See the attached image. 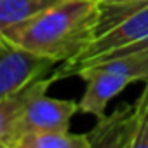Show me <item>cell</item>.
<instances>
[{
  "label": "cell",
  "mask_w": 148,
  "mask_h": 148,
  "mask_svg": "<svg viewBox=\"0 0 148 148\" xmlns=\"http://www.w3.org/2000/svg\"><path fill=\"white\" fill-rule=\"evenodd\" d=\"M98 0H63L7 38L16 45L64 63L79 56L96 35Z\"/></svg>",
  "instance_id": "6da1fadb"
},
{
  "label": "cell",
  "mask_w": 148,
  "mask_h": 148,
  "mask_svg": "<svg viewBox=\"0 0 148 148\" xmlns=\"http://www.w3.org/2000/svg\"><path fill=\"white\" fill-rule=\"evenodd\" d=\"M148 49V5L136 11L113 28L94 37L89 45L73 59L59 63L54 75L58 80L77 75L80 68L110 61L113 58Z\"/></svg>",
  "instance_id": "7a4b0ae2"
},
{
  "label": "cell",
  "mask_w": 148,
  "mask_h": 148,
  "mask_svg": "<svg viewBox=\"0 0 148 148\" xmlns=\"http://www.w3.org/2000/svg\"><path fill=\"white\" fill-rule=\"evenodd\" d=\"M56 61L30 52L0 35V98L12 96L49 75Z\"/></svg>",
  "instance_id": "3957f363"
},
{
  "label": "cell",
  "mask_w": 148,
  "mask_h": 148,
  "mask_svg": "<svg viewBox=\"0 0 148 148\" xmlns=\"http://www.w3.org/2000/svg\"><path fill=\"white\" fill-rule=\"evenodd\" d=\"M77 75L82 77L86 82V91L79 101V112L94 115L96 119L106 115L108 103L127 86L136 82L134 77H131L127 71L110 63H98L80 68Z\"/></svg>",
  "instance_id": "277c9868"
},
{
  "label": "cell",
  "mask_w": 148,
  "mask_h": 148,
  "mask_svg": "<svg viewBox=\"0 0 148 148\" xmlns=\"http://www.w3.org/2000/svg\"><path fill=\"white\" fill-rule=\"evenodd\" d=\"M77 112H79V101L49 98L45 96V92L35 96L19 115L12 146L16 139L26 132L70 131V120Z\"/></svg>",
  "instance_id": "5b68a950"
},
{
  "label": "cell",
  "mask_w": 148,
  "mask_h": 148,
  "mask_svg": "<svg viewBox=\"0 0 148 148\" xmlns=\"http://www.w3.org/2000/svg\"><path fill=\"white\" fill-rule=\"evenodd\" d=\"M56 80H58L56 75L51 73V75H45L42 79H37L28 87H25L23 91L12 96L0 98V148H12L16 124L19 120V115L35 96L47 92V89Z\"/></svg>",
  "instance_id": "8992f818"
},
{
  "label": "cell",
  "mask_w": 148,
  "mask_h": 148,
  "mask_svg": "<svg viewBox=\"0 0 148 148\" xmlns=\"http://www.w3.org/2000/svg\"><path fill=\"white\" fill-rule=\"evenodd\" d=\"M131 105H125L112 115L98 119L96 125L87 132L91 146L131 148Z\"/></svg>",
  "instance_id": "52a82bcc"
},
{
  "label": "cell",
  "mask_w": 148,
  "mask_h": 148,
  "mask_svg": "<svg viewBox=\"0 0 148 148\" xmlns=\"http://www.w3.org/2000/svg\"><path fill=\"white\" fill-rule=\"evenodd\" d=\"M63 0H0V35H11Z\"/></svg>",
  "instance_id": "ba28073f"
},
{
  "label": "cell",
  "mask_w": 148,
  "mask_h": 148,
  "mask_svg": "<svg viewBox=\"0 0 148 148\" xmlns=\"http://www.w3.org/2000/svg\"><path fill=\"white\" fill-rule=\"evenodd\" d=\"M12 148H92L87 134H71L70 131L26 132L16 139Z\"/></svg>",
  "instance_id": "9c48e42d"
},
{
  "label": "cell",
  "mask_w": 148,
  "mask_h": 148,
  "mask_svg": "<svg viewBox=\"0 0 148 148\" xmlns=\"http://www.w3.org/2000/svg\"><path fill=\"white\" fill-rule=\"evenodd\" d=\"M131 106V148H148V80Z\"/></svg>",
  "instance_id": "30bf717a"
}]
</instances>
